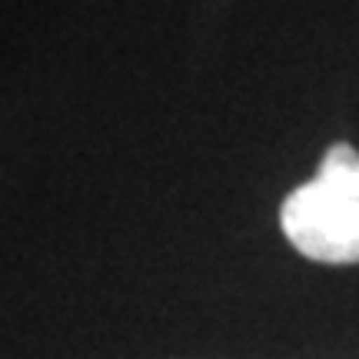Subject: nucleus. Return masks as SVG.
I'll list each match as a JSON object with an SVG mask.
<instances>
[{
  "instance_id": "f257e3e1",
  "label": "nucleus",
  "mask_w": 359,
  "mask_h": 359,
  "mask_svg": "<svg viewBox=\"0 0 359 359\" xmlns=\"http://www.w3.org/2000/svg\"><path fill=\"white\" fill-rule=\"evenodd\" d=\"M286 240L316 263H359V150L333 143L316 177L280 206Z\"/></svg>"
}]
</instances>
